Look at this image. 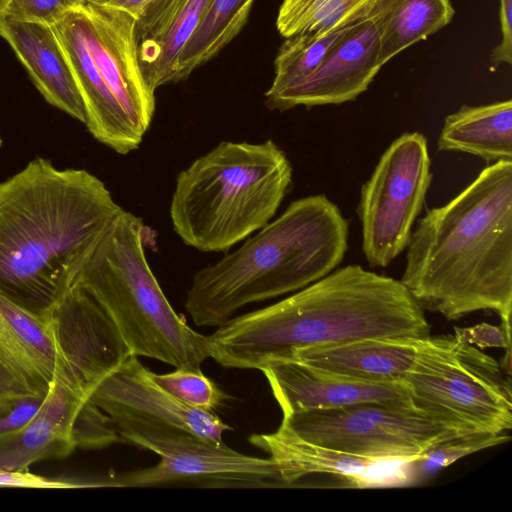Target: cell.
<instances>
[{"label":"cell","mask_w":512,"mask_h":512,"mask_svg":"<svg viewBox=\"0 0 512 512\" xmlns=\"http://www.w3.org/2000/svg\"><path fill=\"white\" fill-rule=\"evenodd\" d=\"M454 14L451 0H376L368 18L378 32L380 65L442 29Z\"/></svg>","instance_id":"603a6c76"},{"label":"cell","mask_w":512,"mask_h":512,"mask_svg":"<svg viewBox=\"0 0 512 512\" xmlns=\"http://www.w3.org/2000/svg\"><path fill=\"white\" fill-rule=\"evenodd\" d=\"M10 0H0V15H2L9 4Z\"/></svg>","instance_id":"e575fe53"},{"label":"cell","mask_w":512,"mask_h":512,"mask_svg":"<svg viewBox=\"0 0 512 512\" xmlns=\"http://www.w3.org/2000/svg\"><path fill=\"white\" fill-rule=\"evenodd\" d=\"M510 440L508 432H468L439 441L414 460L421 476L432 474L479 450Z\"/></svg>","instance_id":"4316f807"},{"label":"cell","mask_w":512,"mask_h":512,"mask_svg":"<svg viewBox=\"0 0 512 512\" xmlns=\"http://www.w3.org/2000/svg\"><path fill=\"white\" fill-rule=\"evenodd\" d=\"M76 11L98 71L136 132L144 138L155 111V92L141 71L136 19L124 11L90 3Z\"/></svg>","instance_id":"4fadbf2b"},{"label":"cell","mask_w":512,"mask_h":512,"mask_svg":"<svg viewBox=\"0 0 512 512\" xmlns=\"http://www.w3.org/2000/svg\"><path fill=\"white\" fill-rule=\"evenodd\" d=\"M144 230L140 217L122 209L84 257L70 285L96 301L132 356L200 369L210 358L208 338L192 329L166 298L145 254Z\"/></svg>","instance_id":"8992f818"},{"label":"cell","mask_w":512,"mask_h":512,"mask_svg":"<svg viewBox=\"0 0 512 512\" xmlns=\"http://www.w3.org/2000/svg\"><path fill=\"white\" fill-rule=\"evenodd\" d=\"M354 24L330 33L305 32L287 37L275 59V77L265 96L292 87L312 73Z\"/></svg>","instance_id":"484cf974"},{"label":"cell","mask_w":512,"mask_h":512,"mask_svg":"<svg viewBox=\"0 0 512 512\" xmlns=\"http://www.w3.org/2000/svg\"><path fill=\"white\" fill-rule=\"evenodd\" d=\"M254 0H211L203 17L182 49L174 82L187 78L213 58L242 29Z\"/></svg>","instance_id":"cb8c5ba5"},{"label":"cell","mask_w":512,"mask_h":512,"mask_svg":"<svg viewBox=\"0 0 512 512\" xmlns=\"http://www.w3.org/2000/svg\"><path fill=\"white\" fill-rule=\"evenodd\" d=\"M46 317L56 343L54 379L86 397L131 356L113 323L81 287L69 285Z\"/></svg>","instance_id":"8fae6325"},{"label":"cell","mask_w":512,"mask_h":512,"mask_svg":"<svg viewBox=\"0 0 512 512\" xmlns=\"http://www.w3.org/2000/svg\"><path fill=\"white\" fill-rule=\"evenodd\" d=\"M249 442L269 455L285 486L310 474H332L354 481L378 459L324 447L296 434L284 421L269 434H252Z\"/></svg>","instance_id":"44dd1931"},{"label":"cell","mask_w":512,"mask_h":512,"mask_svg":"<svg viewBox=\"0 0 512 512\" xmlns=\"http://www.w3.org/2000/svg\"><path fill=\"white\" fill-rule=\"evenodd\" d=\"M164 390L184 404L214 412L227 398L219 386L205 376L201 369L176 368L165 374H152Z\"/></svg>","instance_id":"83f0119b"},{"label":"cell","mask_w":512,"mask_h":512,"mask_svg":"<svg viewBox=\"0 0 512 512\" xmlns=\"http://www.w3.org/2000/svg\"><path fill=\"white\" fill-rule=\"evenodd\" d=\"M379 63V38L370 18L353 25L318 67L292 87L266 96L271 110L314 107L355 100L373 81Z\"/></svg>","instance_id":"5bb4252c"},{"label":"cell","mask_w":512,"mask_h":512,"mask_svg":"<svg viewBox=\"0 0 512 512\" xmlns=\"http://www.w3.org/2000/svg\"><path fill=\"white\" fill-rule=\"evenodd\" d=\"M501 41L491 53V62L498 66L512 63V0H499Z\"/></svg>","instance_id":"d6a6232c"},{"label":"cell","mask_w":512,"mask_h":512,"mask_svg":"<svg viewBox=\"0 0 512 512\" xmlns=\"http://www.w3.org/2000/svg\"><path fill=\"white\" fill-rule=\"evenodd\" d=\"M401 283L423 309L457 320L492 310L511 332L512 162L483 169L411 233Z\"/></svg>","instance_id":"3957f363"},{"label":"cell","mask_w":512,"mask_h":512,"mask_svg":"<svg viewBox=\"0 0 512 512\" xmlns=\"http://www.w3.org/2000/svg\"><path fill=\"white\" fill-rule=\"evenodd\" d=\"M88 397L53 380L37 414L22 428L0 436V469L24 471L43 460L64 458L75 448L79 415Z\"/></svg>","instance_id":"d6986e66"},{"label":"cell","mask_w":512,"mask_h":512,"mask_svg":"<svg viewBox=\"0 0 512 512\" xmlns=\"http://www.w3.org/2000/svg\"><path fill=\"white\" fill-rule=\"evenodd\" d=\"M348 228L325 195L295 200L236 251L198 270L184 307L195 325L217 327L250 303L298 291L342 262Z\"/></svg>","instance_id":"277c9868"},{"label":"cell","mask_w":512,"mask_h":512,"mask_svg":"<svg viewBox=\"0 0 512 512\" xmlns=\"http://www.w3.org/2000/svg\"><path fill=\"white\" fill-rule=\"evenodd\" d=\"M0 36L9 43L44 99L85 124L84 103L54 28L0 15Z\"/></svg>","instance_id":"ffe728a7"},{"label":"cell","mask_w":512,"mask_h":512,"mask_svg":"<svg viewBox=\"0 0 512 512\" xmlns=\"http://www.w3.org/2000/svg\"><path fill=\"white\" fill-rule=\"evenodd\" d=\"M437 148L469 153L487 162H512V101L464 105L449 114L438 137Z\"/></svg>","instance_id":"7402d4cb"},{"label":"cell","mask_w":512,"mask_h":512,"mask_svg":"<svg viewBox=\"0 0 512 512\" xmlns=\"http://www.w3.org/2000/svg\"><path fill=\"white\" fill-rule=\"evenodd\" d=\"M149 0H86L87 3L124 11L135 19L141 14Z\"/></svg>","instance_id":"836d02e7"},{"label":"cell","mask_w":512,"mask_h":512,"mask_svg":"<svg viewBox=\"0 0 512 512\" xmlns=\"http://www.w3.org/2000/svg\"><path fill=\"white\" fill-rule=\"evenodd\" d=\"M407 383L415 410L462 432H508L512 391L502 365L454 335L430 337Z\"/></svg>","instance_id":"52a82bcc"},{"label":"cell","mask_w":512,"mask_h":512,"mask_svg":"<svg viewBox=\"0 0 512 512\" xmlns=\"http://www.w3.org/2000/svg\"><path fill=\"white\" fill-rule=\"evenodd\" d=\"M261 371L282 416L367 402L415 410L404 380L385 383L346 380L297 361L279 362Z\"/></svg>","instance_id":"9a60e30c"},{"label":"cell","mask_w":512,"mask_h":512,"mask_svg":"<svg viewBox=\"0 0 512 512\" xmlns=\"http://www.w3.org/2000/svg\"><path fill=\"white\" fill-rule=\"evenodd\" d=\"M432 177L427 140L419 132L402 134L382 154L357 208L370 266H388L407 247Z\"/></svg>","instance_id":"9c48e42d"},{"label":"cell","mask_w":512,"mask_h":512,"mask_svg":"<svg viewBox=\"0 0 512 512\" xmlns=\"http://www.w3.org/2000/svg\"><path fill=\"white\" fill-rule=\"evenodd\" d=\"M454 336L461 342L484 349L487 347L511 350V333L502 326L481 323L467 328H454Z\"/></svg>","instance_id":"4dcf8cb0"},{"label":"cell","mask_w":512,"mask_h":512,"mask_svg":"<svg viewBox=\"0 0 512 512\" xmlns=\"http://www.w3.org/2000/svg\"><path fill=\"white\" fill-rule=\"evenodd\" d=\"M76 10L70 11L52 27L82 97L86 112L85 125L97 141L126 155L139 147L143 137L136 132L98 71Z\"/></svg>","instance_id":"e0dca14e"},{"label":"cell","mask_w":512,"mask_h":512,"mask_svg":"<svg viewBox=\"0 0 512 512\" xmlns=\"http://www.w3.org/2000/svg\"><path fill=\"white\" fill-rule=\"evenodd\" d=\"M291 182L290 161L272 140L222 141L177 175L173 230L199 251H227L270 222Z\"/></svg>","instance_id":"5b68a950"},{"label":"cell","mask_w":512,"mask_h":512,"mask_svg":"<svg viewBox=\"0 0 512 512\" xmlns=\"http://www.w3.org/2000/svg\"><path fill=\"white\" fill-rule=\"evenodd\" d=\"M153 372L129 356L93 390L89 400L112 421L116 430L131 427L169 428L221 445L231 427L214 412L188 406L164 390Z\"/></svg>","instance_id":"7c38bea8"},{"label":"cell","mask_w":512,"mask_h":512,"mask_svg":"<svg viewBox=\"0 0 512 512\" xmlns=\"http://www.w3.org/2000/svg\"><path fill=\"white\" fill-rule=\"evenodd\" d=\"M86 3V0H10L2 15L14 20L53 26L70 11Z\"/></svg>","instance_id":"f1b7e54d"},{"label":"cell","mask_w":512,"mask_h":512,"mask_svg":"<svg viewBox=\"0 0 512 512\" xmlns=\"http://www.w3.org/2000/svg\"><path fill=\"white\" fill-rule=\"evenodd\" d=\"M117 433L120 440L155 453L160 461L154 466L112 474L98 480L101 487L285 486L271 458L245 455L225 444H213L177 429L131 427Z\"/></svg>","instance_id":"ba28073f"},{"label":"cell","mask_w":512,"mask_h":512,"mask_svg":"<svg viewBox=\"0 0 512 512\" xmlns=\"http://www.w3.org/2000/svg\"><path fill=\"white\" fill-rule=\"evenodd\" d=\"M0 486L22 488H84L96 487L94 482H74L70 480L52 479L24 471L0 469Z\"/></svg>","instance_id":"1f68e13d"},{"label":"cell","mask_w":512,"mask_h":512,"mask_svg":"<svg viewBox=\"0 0 512 512\" xmlns=\"http://www.w3.org/2000/svg\"><path fill=\"white\" fill-rule=\"evenodd\" d=\"M2 145V140H1V137H0V146Z\"/></svg>","instance_id":"d590c367"},{"label":"cell","mask_w":512,"mask_h":512,"mask_svg":"<svg viewBox=\"0 0 512 512\" xmlns=\"http://www.w3.org/2000/svg\"><path fill=\"white\" fill-rule=\"evenodd\" d=\"M55 367L56 343L46 315L0 294V395H46Z\"/></svg>","instance_id":"2e32d148"},{"label":"cell","mask_w":512,"mask_h":512,"mask_svg":"<svg viewBox=\"0 0 512 512\" xmlns=\"http://www.w3.org/2000/svg\"><path fill=\"white\" fill-rule=\"evenodd\" d=\"M46 395H0V436L14 432L26 425L40 410Z\"/></svg>","instance_id":"f546056e"},{"label":"cell","mask_w":512,"mask_h":512,"mask_svg":"<svg viewBox=\"0 0 512 512\" xmlns=\"http://www.w3.org/2000/svg\"><path fill=\"white\" fill-rule=\"evenodd\" d=\"M429 336L424 309L400 280L352 264L272 305L231 317L207 338L218 364L261 371L310 347Z\"/></svg>","instance_id":"6da1fadb"},{"label":"cell","mask_w":512,"mask_h":512,"mask_svg":"<svg viewBox=\"0 0 512 512\" xmlns=\"http://www.w3.org/2000/svg\"><path fill=\"white\" fill-rule=\"evenodd\" d=\"M376 0H284L276 26L287 38L305 32L330 33L368 18Z\"/></svg>","instance_id":"d4e9b609"},{"label":"cell","mask_w":512,"mask_h":512,"mask_svg":"<svg viewBox=\"0 0 512 512\" xmlns=\"http://www.w3.org/2000/svg\"><path fill=\"white\" fill-rule=\"evenodd\" d=\"M430 337L364 339L296 352L288 361L300 362L332 377L385 383L404 380L417 366Z\"/></svg>","instance_id":"ac0fdd59"},{"label":"cell","mask_w":512,"mask_h":512,"mask_svg":"<svg viewBox=\"0 0 512 512\" xmlns=\"http://www.w3.org/2000/svg\"><path fill=\"white\" fill-rule=\"evenodd\" d=\"M300 437L340 452L413 461L435 443L468 433L417 410L367 402L282 416Z\"/></svg>","instance_id":"30bf717a"},{"label":"cell","mask_w":512,"mask_h":512,"mask_svg":"<svg viewBox=\"0 0 512 512\" xmlns=\"http://www.w3.org/2000/svg\"><path fill=\"white\" fill-rule=\"evenodd\" d=\"M121 211L91 172L28 162L0 182V294L46 315Z\"/></svg>","instance_id":"7a4b0ae2"}]
</instances>
